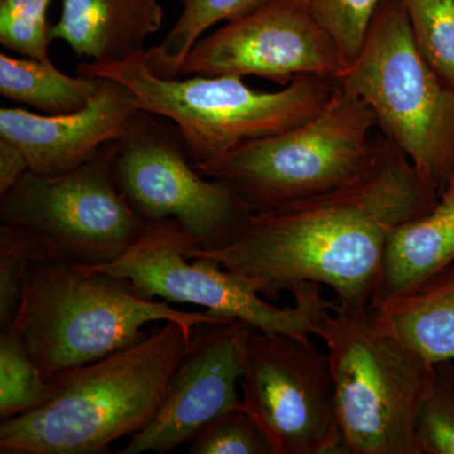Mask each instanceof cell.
Here are the masks:
<instances>
[{"instance_id":"cell-6","label":"cell","mask_w":454,"mask_h":454,"mask_svg":"<svg viewBox=\"0 0 454 454\" xmlns=\"http://www.w3.org/2000/svg\"><path fill=\"white\" fill-rule=\"evenodd\" d=\"M334 82L372 107L438 195L454 184V90L420 55L402 0L379 8L360 53Z\"/></svg>"},{"instance_id":"cell-14","label":"cell","mask_w":454,"mask_h":454,"mask_svg":"<svg viewBox=\"0 0 454 454\" xmlns=\"http://www.w3.org/2000/svg\"><path fill=\"white\" fill-rule=\"evenodd\" d=\"M98 79L97 94L76 113L43 116L2 107L0 138L22 149L35 175L57 176L79 168L106 143L121 138L139 112L127 86Z\"/></svg>"},{"instance_id":"cell-18","label":"cell","mask_w":454,"mask_h":454,"mask_svg":"<svg viewBox=\"0 0 454 454\" xmlns=\"http://www.w3.org/2000/svg\"><path fill=\"white\" fill-rule=\"evenodd\" d=\"M98 77H71L50 61L0 55V94L46 113L62 115L83 109L97 94Z\"/></svg>"},{"instance_id":"cell-10","label":"cell","mask_w":454,"mask_h":454,"mask_svg":"<svg viewBox=\"0 0 454 454\" xmlns=\"http://www.w3.org/2000/svg\"><path fill=\"white\" fill-rule=\"evenodd\" d=\"M118 140L89 162L57 176L29 170L0 199V221L38 232L66 262L79 267L109 264L136 243L148 223L116 187L112 162Z\"/></svg>"},{"instance_id":"cell-17","label":"cell","mask_w":454,"mask_h":454,"mask_svg":"<svg viewBox=\"0 0 454 454\" xmlns=\"http://www.w3.org/2000/svg\"><path fill=\"white\" fill-rule=\"evenodd\" d=\"M373 307L430 364L454 360V264Z\"/></svg>"},{"instance_id":"cell-12","label":"cell","mask_w":454,"mask_h":454,"mask_svg":"<svg viewBox=\"0 0 454 454\" xmlns=\"http://www.w3.org/2000/svg\"><path fill=\"white\" fill-rule=\"evenodd\" d=\"M345 66L306 0H270L197 41L181 76H258L286 86L300 74L334 80Z\"/></svg>"},{"instance_id":"cell-25","label":"cell","mask_w":454,"mask_h":454,"mask_svg":"<svg viewBox=\"0 0 454 454\" xmlns=\"http://www.w3.org/2000/svg\"><path fill=\"white\" fill-rule=\"evenodd\" d=\"M190 454H276L260 424L243 405L221 415L191 441Z\"/></svg>"},{"instance_id":"cell-7","label":"cell","mask_w":454,"mask_h":454,"mask_svg":"<svg viewBox=\"0 0 454 454\" xmlns=\"http://www.w3.org/2000/svg\"><path fill=\"white\" fill-rule=\"evenodd\" d=\"M375 125L372 107L334 82L327 106L315 118L196 168L231 188L253 214L273 211L354 177L369 158Z\"/></svg>"},{"instance_id":"cell-2","label":"cell","mask_w":454,"mask_h":454,"mask_svg":"<svg viewBox=\"0 0 454 454\" xmlns=\"http://www.w3.org/2000/svg\"><path fill=\"white\" fill-rule=\"evenodd\" d=\"M190 340L181 325L164 322L131 348L55 373L47 404L0 424V453L109 452L153 419Z\"/></svg>"},{"instance_id":"cell-27","label":"cell","mask_w":454,"mask_h":454,"mask_svg":"<svg viewBox=\"0 0 454 454\" xmlns=\"http://www.w3.org/2000/svg\"><path fill=\"white\" fill-rule=\"evenodd\" d=\"M29 170L31 167L22 149L0 138V196L16 186Z\"/></svg>"},{"instance_id":"cell-3","label":"cell","mask_w":454,"mask_h":454,"mask_svg":"<svg viewBox=\"0 0 454 454\" xmlns=\"http://www.w3.org/2000/svg\"><path fill=\"white\" fill-rule=\"evenodd\" d=\"M226 319L145 300L125 278L50 258L33 262L12 325L51 378L142 342L153 322H176L191 337L196 325Z\"/></svg>"},{"instance_id":"cell-13","label":"cell","mask_w":454,"mask_h":454,"mask_svg":"<svg viewBox=\"0 0 454 454\" xmlns=\"http://www.w3.org/2000/svg\"><path fill=\"white\" fill-rule=\"evenodd\" d=\"M249 327L240 319L196 325L160 411L119 453H168L240 406L238 387L243 364L239 343Z\"/></svg>"},{"instance_id":"cell-15","label":"cell","mask_w":454,"mask_h":454,"mask_svg":"<svg viewBox=\"0 0 454 454\" xmlns=\"http://www.w3.org/2000/svg\"><path fill=\"white\" fill-rule=\"evenodd\" d=\"M163 18L160 0H62L49 38L65 41L74 55L94 64H119L145 52L146 38L160 31Z\"/></svg>"},{"instance_id":"cell-8","label":"cell","mask_w":454,"mask_h":454,"mask_svg":"<svg viewBox=\"0 0 454 454\" xmlns=\"http://www.w3.org/2000/svg\"><path fill=\"white\" fill-rule=\"evenodd\" d=\"M195 244L177 220L155 221L121 258L100 267L80 268L125 278L145 300L193 304L223 318L240 319L254 330L301 340H309L319 318L336 309V301H325L315 282L293 286L294 306H273L247 280L215 260L188 259L184 252Z\"/></svg>"},{"instance_id":"cell-16","label":"cell","mask_w":454,"mask_h":454,"mask_svg":"<svg viewBox=\"0 0 454 454\" xmlns=\"http://www.w3.org/2000/svg\"><path fill=\"white\" fill-rule=\"evenodd\" d=\"M453 264L454 184L439 195L437 205L428 214L393 230L372 306L411 291Z\"/></svg>"},{"instance_id":"cell-4","label":"cell","mask_w":454,"mask_h":454,"mask_svg":"<svg viewBox=\"0 0 454 454\" xmlns=\"http://www.w3.org/2000/svg\"><path fill=\"white\" fill-rule=\"evenodd\" d=\"M313 334L325 340L343 443L352 454H419L415 426L434 364L370 304L330 310Z\"/></svg>"},{"instance_id":"cell-24","label":"cell","mask_w":454,"mask_h":454,"mask_svg":"<svg viewBox=\"0 0 454 454\" xmlns=\"http://www.w3.org/2000/svg\"><path fill=\"white\" fill-rule=\"evenodd\" d=\"M387 0H306L310 14L339 47L346 65L356 59L373 17Z\"/></svg>"},{"instance_id":"cell-5","label":"cell","mask_w":454,"mask_h":454,"mask_svg":"<svg viewBox=\"0 0 454 454\" xmlns=\"http://www.w3.org/2000/svg\"><path fill=\"white\" fill-rule=\"evenodd\" d=\"M145 52L119 64H82L77 73L122 83L139 110L172 121L195 167L310 121L327 106L334 88V80L310 74L277 92L255 91L240 76L160 79L146 68Z\"/></svg>"},{"instance_id":"cell-20","label":"cell","mask_w":454,"mask_h":454,"mask_svg":"<svg viewBox=\"0 0 454 454\" xmlns=\"http://www.w3.org/2000/svg\"><path fill=\"white\" fill-rule=\"evenodd\" d=\"M55 393V381L41 372L16 325L3 330L0 333L2 422L37 411L47 404Z\"/></svg>"},{"instance_id":"cell-9","label":"cell","mask_w":454,"mask_h":454,"mask_svg":"<svg viewBox=\"0 0 454 454\" xmlns=\"http://www.w3.org/2000/svg\"><path fill=\"white\" fill-rule=\"evenodd\" d=\"M112 175L140 219L177 220L200 249L231 244L253 216L231 188L197 170L172 121L143 110L118 139Z\"/></svg>"},{"instance_id":"cell-11","label":"cell","mask_w":454,"mask_h":454,"mask_svg":"<svg viewBox=\"0 0 454 454\" xmlns=\"http://www.w3.org/2000/svg\"><path fill=\"white\" fill-rule=\"evenodd\" d=\"M239 348L241 405L267 433L276 454L348 453L328 354L309 339L252 327Z\"/></svg>"},{"instance_id":"cell-1","label":"cell","mask_w":454,"mask_h":454,"mask_svg":"<svg viewBox=\"0 0 454 454\" xmlns=\"http://www.w3.org/2000/svg\"><path fill=\"white\" fill-rule=\"evenodd\" d=\"M438 200L408 155L376 137L365 164L345 184L253 214L231 244L191 245L184 255L215 260L273 300L295 284L315 282L333 289L336 309H363L378 288L393 230L428 214Z\"/></svg>"},{"instance_id":"cell-21","label":"cell","mask_w":454,"mask_h":454,"mask_svg":"<svg viewBox=\"0 0 454 454\" xmlns=\"http://www.w3.org/2000/svg\"><path fill=\"white\" fill-rule=\"evenodd\" d=\"M61 258L44 236L25 227L0 226V331L13 324L20 312L27 276L33 262ZM62 259V258H61Z\"/></svg>"},{"instance_id":"cell-26","label":"cell","mask_w":454,"mask_h":454,"mask_svg":"<svg viewBox=\"0 0 454 454\" xmlns=\"http://www.w3.org/2000/svg\"><path fill=\"white\" fill-rule=\"evenodd\" d=\"M52 0H0V43L28 59L50 61L47 11Z\"/></svg>"},{"instance_id":"cell-19","label":"cell","mask_w":454,"mask_h":454,"mask_svg":"<svg viewBox=\"0 0 454 454\" xmlns=\"http://www.w3.org/2000/svg\"><path fill=\"white\" fill-rule=\"evenodd\" d=\"M184 5L175 27L162 43L145 50L146 68L160 79L181 77L184 59L200 35L221 20H239L270 0H179Z\"/></svg>"},{"instance_id":"cell-23","label":"cell","mask_w":454,"mask_h":454,"mask_svg":"<svg viewBox=\"0 0 454 454\" xmlns=\"http://www.w3.org/2000/svg\"><path fill=\"white\" fill-rule=\"evenodd\" d=\"M415 441L419 454H454V365L434 364L432 387L418 411Z\"/></svg>"},{"instance_id":"cell-22","label":"cell","mask_w":454,"mask_h":454,"mask_svg":"<svg viewBox=\"0 0 454 454\" xmlns=\"http://www.w3.org/2000/svg\"><path fill=\"white\" fill-rule=\"evenodd\" d=\"M415 44L439 79L454 90V0H402Z\"/></svg>"}]
</instances>
